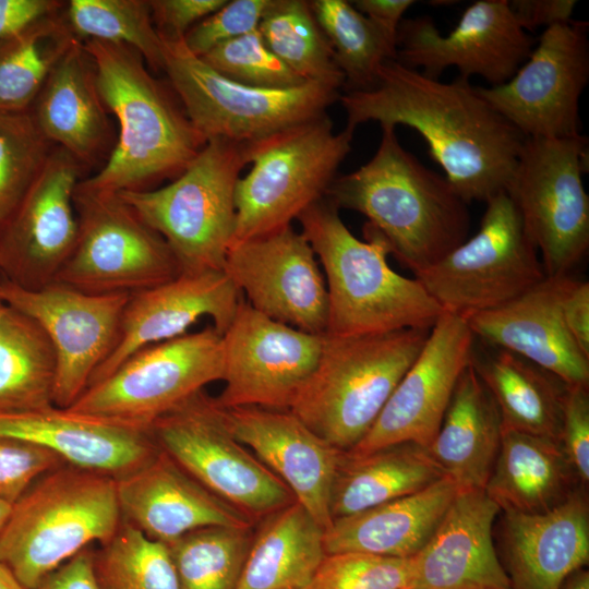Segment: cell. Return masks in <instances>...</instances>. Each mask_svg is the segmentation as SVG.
I'll use <instances>...</instances> for the list:
<instances>
[{"label": "cell", "instance_id": "obj_6", "mask_svg": "<svg viewBox=\"0 0 589 589\" xmlns=\"http://www.w3.org/2000/svg\"><path fill=\"white\" fill-rule=\"evenodd\" d=\"M429 333L324 334L318 362L289 410L334 447L350 450L370 431Z\"/></svg>", "mask_w": 589, "mask_h": 589}, {"label": "cell", "instance_id": "obj_58", "mask_svg": "<svg viewBox=\"0 0 589 589\" xmlns=\"http://www.w3.org/2000/svg\"><path fill=\"white\" fill-rule=\"evenodd\" d=\"M0 283H1V277H0ZM4 305H5V303H4V301H3L2 297H1V292H0V312L3 309Z\"/></svg>", "mask_w": 589, "mask_h": 589}, {"label": "cell", "instance_id": "obj_15", "mask_svg": "<svg viewBox=\"0 0 589 589\" xmlns=\"http://www.w3.org/2000/svg\"><path fill=\"white\" fill-rule=\"evenodd\" d=\"M589 80L588 22L544 28L528 59L498 86L480 95L526 137L580 134L579 99Z\"/></svg>", "mask_w": 589, "mask_h": 589}, {"label": "cell", "instance_id": "obj_37", "mask_svg": "<svg viewBox=\"0 0 589 589\" xmlns=\"http://www.w3.org/2000/svg\"><path fill=\"white\" fill-rule=\"evenodd\" d=\"M75 39L63 10L1 39L0 112L27 111Z\"/></svg>", "mask_w": 589, "mask_h": 589}, {"label": "cell", "instance_id": "obj_31", "mask_svg": "<svg viewBox=\"0 0 589 589\" xmlns=\"http://www.w3.org/2000/svg\"><path fill=\"white\" fill-rule=\"evenodd\" d=\"M500 410L470 364L426 452L458 492L484 491L502 438Z\"/></svg>", "mask_w": 589, "mask_h": 589}, {"label": "cell", "instance_id": "obj_51", "mask_svg": "<svg viewBox=\"0 0 589 589\" xmlns=\"http://www.w3.org/2000/svg\"><path fill=\"white\" fill-rule=\"evenodd\" d=\"M564 323L580 350L589 357V284L570 277L561 301Z\"/></svg>", "mask_w": 589, "mask_h": 589}, {"label": "cell", "instance_id": "obj_25", "mask_svg": "<svg viewBox=\"0 0 589 589\" xmlns=\"http://www.w3.org/2000/svg\"><path fill=\"white\" fill-rule=\"evenodd\" d=\"M116 485L122 521L165 544L203 528L253 525L161 449L139 469L116 479Z\"/></svg>", "mask_w": 589, "mask_h": 589}, {"label": "cell", "instance_id": "obj_49", "mask_svg": "<svg viewBox=\"0 0 589 589\" xmlns=\"http://www.w3.org/2000/svg\"><path fill=\"white\" fill-rule=\"evenodd\" d=\"M228 0H151L153 22L159 35L183 38L199 22L217 11Z\"/></svg>", "mask_w": 589, "mask_h": 589}, {"label": "cell", "instance_id": "obj_56", "mask_svg": "<svg viewBox=\"0 0 589 589\" xmlns=\"http://www.w3.org/2000/svg\"><path fill=\"white\" fill-rule=\"evenodd\" d=\"M0 589H27L13 574V572L0 562Z\"/></svg>", "mask_w": 589, "mask_h": 589}, {"label": "cell", "instance_id": "obj_38", "mask_svg": "<svg viewBox=\"0 0 589 589\" xmlns=\"http://www.w3.org/2000/svg\"><path fill=\"white\" fill-rule=\"evenodd\" d=\"M309 2L345 76L347 92L373 87L383 63L397 57V37L370 21L351 1Z\"/></svg>", "mask_w": 589, "mask_h": 589}, {"label": "cell", "instance_id": "obj_10", "mask_svg": "<svg viewBox=\"0 0 589 589\" xmlns=\"http://www.w3.org/2000/svg\"><path fill=\"white\" fill-rule=\"evenodd\" d=\"M485 204L477 233L414 274L443 312L465 320L508 302L546 277L509 195L500 192Z\"/></svg>", "mask_w": 589, "mask_h": 589}, {"label": "cell", "instance_id": "obj_57", "mask_svg": "<svg viewBox=\"0 0 589 589\" xmlns=\"http://www.w3.org/2000/svg\"><path fill=\"white\" fill-rule=\"evenodd\" d=\"M12 504L0 500V533L4 527V524L9 517Z\"/></svg>", "mask_w": 589, "mask_h": 589}, {"label": "cell", "instance_id": "obj_36", "mask_svg": "<svg viewBox=\"0 0 589 589\" xmlns=\"http://www.w3.org/2000/svg\"><path fill=\"white\" fill-rule=\"evenodd\" d=\"M57 357L41 325L5 304L0 312V412L53 404Z\"/></svg>", "mask_w": 589, "mask_h": 589}, {"label": "cell", "instance_id": "obj_16", "mask_svg": "<svg viewBox=\"0 0 589 589\" xmlns=\"http://www.w3.org/2000/svg\"><path fill=\"white\" fill-rule=\"evenodd\" d=\"M84 166L52 148L40 171L0 224V277L27 290L56 281L77 238L73 196Z\"/></svg>", "mask_w": 589, "mask_h": 589}, {"label": "cell", "instance_id": "obj_5", "mask_svg": "<svg viewBox=\"0 0 589 589\" xmlns=\"http://www.w3.org/2000/svg\"><path fill=\"white\" fill-rule=\"evenodd\" d=\"M121 522L116 479L63 464L12 504L0 533V562L34 589L91 543L109 541Z\"/></svg>", "mask_w": 589, "mask_h": 589}, {"label": "cell", "instance_id": "obj_47", "mask_svg": "<svg viewBox=\"0 0 589 589\" xmlns=\"http://www.w3.org/2000/svg\"><path fill=\"white\" fill-rule=\"evenodd\" d=\"M63 464L46 448L0 437V500L13 504L38 478Z\"/></svg>", "mask_w": 589, "mask_h": 589}, {"label": "cell", "instance_id": "obj_55", "mask_svg": "<svg viewBox=\"0 0 589 589\" xmlns=\"http://www.w3.org/2000/svg\"><path fill=\"white\" fill-rule=\"evenodd\" d=\"M561 589H589V573L584 568L567 577Z\"/></svg>", "mask_w": 589, "mask_h": 589}, {"label": "cell", "instance_id": "obj_29", "mask_svg": "<svg viewBox=\"0 0 589 589\" xmlns=\"http://www.w3.org/2000/svg\"><path fill=\"white\" fill-rule=\"evenodd\" d=\"M106 109L93 61L83 43L75 39L50 71L28 111L46 140L85 167L110 144Z\"/></svg>", "mask_w": 589, "mask_h": 589}, {"label": "cell", "instance_id": "obj_44", "mask_svg": "<svg viewBox=\"0 0 589 589\" xmlns=\"http://www.w3.org/2000/svg\"><path fill=\"white\" fill-rule=\"evenodd\" d=\"M199 58L223 76L251 87L286 89L308 83L269 50L259 29L221 43Z\"/></svg>", "mask_w": 589, "mask_h": 589}, {"label": "cell", "instance_id": "obj_4", "mask_svg": "<svg viewBox=\"0 0 589 589\" xmlns=\"http://www.w3.org/2000/svg\"><path fill=\"white\" fill-rule=\"evenodd\" d=\"M327 289L325 335L356 336L407 328L431 329L444 313L417 278L390 268V247L369 224L354 237L326 197L298 218Z\"/></svg>", "mask_w": 589, "mask_h": 589}, {"label": "cell", "instance_id": "obj_21", "mask_svg": "<svg viewBox=\"0 0 589 589\" xmlns=\"http://www.w3.org/2000/svg\"><path fill=\"white\" fill-rule=\"evenodd\" d=\"M476 340L465 318L444 312L370 431L346 453L363 455L400 443L426 448L471 364Z\"/></svg>", "mask_w": 589, "mask_h": 589}, {"label": "cell", "instance_id": "obj_48", "mask_svg": "<svg viewBox=\"0 0 589 589\" xmlns=\"http://www.w3.org/2000/svg\"><path fill=\"white\" fill-rule=\"evenodd\" d=\"M560 443L578 481L585 486L589 481V392L586 386H567Z\"/></svg>", "mask_w": 589, "mask_h": 589}, {"label": "cell", "instance_id": "obj_27", "mask_svg": "<svg viewBox=\"0 0 589 589\" xmlns=\"http://www.w3.org/2000/svg\"><path fill=\"white\" fill-rule=\"evenodd\" d=\"M500 513L484 491L458 492L429 541L411 557V588L513 589L493 542Z\"/></svg>", "mask_w": 589, "mask_h": 589}, {"label": "cell", "instance_id": "obj_8", "mask_svg": "<svg viewBox=\"0 0 589 589\" xmlns=\"http://www.w3.org/2000/svg\"><path fill=\"white\" fill-rule=\"evenodd\" d=\"M353 130L335 132L324 113L259 142L248 144L251 170L236 187L232 244L291 226L325 197L351 151Z\"/></svg>", "mask_w": 589, "mask_h": 589}, {"label": "cell", "instance_id": "obj_35", "mask_svg": "<svg viewBox=\"0 0 589 589\" xmlns=\"http://www.w3.org/2000/svg\"><path fill=\"white\" fill-rule=\"evenodd\" d=\"M444 474L426 452L400 443L363 455L342 453L330 492L332 519L419 492Z\"/></svg>", "mask_w": 589, "mask_h": 589}, {"label": "cell", "instance_id": "obj_17", "mask_svg": "<svg viewBox=\"0 0 589 589\" xmlns=\"http://www.w3.org/2000/svg\"><path fill=\"white\" fill-rule=\"evenodd\" d=\"M323 340L324 335L274 321L242 299L223 334L225 386L217 404L289 410L318 362Z\"/></svg>", "mask_w": 589, "mask_h": 589}, {"label": "cell", "instance_id": "obj_43", "mask_svg": "<svg viewBox=\"0 0 589 589\" xmlns=\"http://www.w3.org/2000/svg\"><path fill=\"white\" fill-rule=\"evenodd\" d=\"M51 152L29 111L0 112V224L15 207Z\"/></svg>", "mask_w": 589, "mask_h": 589}, {"label": "cell", "instance_id": "obj_39", "mask_svg": "<svg viewBox=\"0 0 589 589\" xmlns=\"http://www.w3.org/2000/svg\"><path fill=\"white\" fill-rule=\"evenodd\" d=\"M257 29L269 50L305 82L336 91L345 86L309 1L273 0Z\"/></svg>", "mask_w": 589, "mask_h": 589}, {"label": "cell", "instance_id": "obj_12", "mask_svg": "<svg viewBox=\"0 0 589 589\" xmlns=\"http://www.w3.org/2000/svg\"><path fill=\"white\" fill-rule=\"evenodd\" d=\"M73 203L77 238L56 281L94 294H133L180 275L164 238L118 193L77 184Z\"/></svg>", "mask_w": 589, "mask_h": 589}, {"label": "cell", "instance_id": "obj_13", "mask_svg": "<svg viewBox=\"0 0 589 589\" xmlns=\"http://www.w3.org/2000/svg\"><path fill=\"white\" fill-rule=\"evenodd\" d=\"M588 141L527 137L506 190L541 253L546 277L570 275L589 248V196L582 183Z\"/></svg>", "mask_w": 589, "mask_h": 589}, {"label": "cell", "instance_id": "obj_9", "mask_svg": "<svg viewBox=\"0 0 589 589\" xmlns=\"http://www.w3.org/2000/svg\"><path fill=\"white\" fill-rule=\"evenodd\" d=\"M163 40V70L206 141L254 143L326 113L338 91L316 84L268 89L233 82L193 55L183 38Z\"/></svg>", "mask_w": 589, "mask_h": 589}, {"label": "cell", "instance_id": "obj_50", "mask_svg": "<svg viewBox=\"0 0 589 589\" xmlns=\"http://www.w3.org/2000/svg\"><path fill=\"white\" fill-rule=\"evenodd\" d=\"M508 4L518 24L529 33L541 26L546 28L570 21L577 1L512 0Z\"/></svg>", "mask_w": 589, "mask_h": 589}, {"label": "cell", "instance_id": "obj_59", "mask_svg": "<svg viewBox=\"0 0 589 589\" xmlns=\"http://www.w3.org/2000/svg\"><path fill=\"white\" fill-rule=\"evenodd\" d=\"M408 589H411V588H408Z\"/></svg>", "mask_w": 589, "mask_h": 589}, {"label": "cell", "instance_id": "obj_24", "mask_svg": "<svg viewBox=\"0 0 589 589\" xmlns=\"http://www.w3.org/2000/svg\"><path fill=\"white\" fill-rule=\"evenodd\" d=\"M242 300L224 271L180 274L156 287L130 294L116 345L92 376L95 384L137 350L188 333L208 317L223 335ZM88 385V386H89Z\"/></svg>", "mask_w": 589, "mask_h": 589}, {"label": "cell", "instance_id": "obj_28", "mask_svg": "<svg viewBox=\"0 0 589 589\" xmlns=\"http://www.w3.org/2000/svg\"><path fill=\"white\" fill-rule=\"evenodd\" d=\"M501 540L513 589H561L569 575L589 562V504L584 488L543 513H504Z\"/></svg>", "mask_w": 589, "mask_h": 589}, {"label": "cell", "instance_id": "obj_14", "mask_svg": "<svg viewBox=\"0 0 589 589\" xmlns=\"http://www.w3.org/2000/svg\"><path fill=\"white\" fill-rule=\"evenodd\" d=\"M223 373V335L208 324L137 350L69 409L149 426Z\"/></svg>", "mask_w": 589, "mask_h": 589}, {"label": "cell", "instance_id": "obj_54", "mask_svg": "<svg viewBox=\"0 0 589 589\" xmlns=\"http://www.w3.org/2000/svg\"><path fill=\"white\" fill-rule=\"evenodd\" d=\"M353 7L386 33L396 36L412 0H356Z\"/></svg>", "mask_w": 589, "mask_h": 589}, {"label": "cell", "instance_id": "obj_26", "mask_svg": "<svg viewBox=\"0 0 589 589\" xmlns=\"http://www.w3.org/2000/svg\"><path fill=\"white\" fill-rule=\"evenodd\" d=\"M570 277H545L508 302L466 321L483 344L533 362L567 386L589 387V357L562 315L561 301Z\"/></svg>", "mask_w": 589, "mask_h": 589}, {"label": "cell", "instance_id": "obj_19", "mask_svg": "<svg viewBox=\"0 0 589 589\" xmlns=\"http://www.w3.org/2000/svg\"><path fill=\"white\" fill-rule=\"evenodd\" d=\"M534 40L514 17L508 0H478L443 36L430 16L404 19L396 60L432 79L455 67L459 76H480L491 86L506 83L528 59Z\"/></svg>", "mask_w": 589, "mask_h": 589}, {"label": "cell", "instance_id": "obj_2", "mask_svg": "<svg viewBox=\"0 0 589 589\" xmlns=\"http://www.w3.org/2000/svg\"><path fill=\"white\" fill-rule=\"evenodd\" d=\"M381 128L373 157L336 177L325 197L338 209L364 215L388 242L390 253L414 275L467 239L470 215L447 179L399 144L395 128Z\"/></svg>", "mask_w": 589, "mask_h": 589}, {"label": "cell", "instance_id": "obj_30", "mask_svg": "<svg viewBox=\"0 0 589 589\" xmlns=\"http://www.w3.org/2000/svg\"><path fill=\"white\" fill-rule=\"evenodd\" d=\"M457 493L453 481L443 477L413 494L336 518L324 531L325 553L412 557L429 541Z\"/></svg>", "mask_w": 589, "mask_h": 589}, {"label": "cell", "instance_id": "obj_23", "mask_svg": "<svg viewBox=\"0 0 589 589\" xmlns=\"http://www.w3.org/2000/svg\"><path fill=\"white\" fill-rule=\"evenodd\" d=\"M0 437L23 441L67 464L119 479L159 450L149 426L51 406L0 412Z\"/></svg>", "mask_w": 589, "mask_h": 589}, {"label": "cell", "instance_id": "obj_52", "mask_svg": "<svg viewBox=\"0 0 589 589\" xmlns=\"http://www.w3.org/2000/svg\"><path fill=\"white\" fill-rule=\"evenodd\" d=\"M94 553L83 549L47 575L34 589H101L96 577Z\"/></svg>", "mask_w": 589, "mask_h": 589}, {"label": "cell", "instance_id": "obj_45", "mask_svg": "<svg viewBox=\"0 0 589 589\" xmlns=\"http://www.w3.org/2000/svg\"><path fill=\"white\" fill-rule=\"evenodd\" d=\"M411 586V557L342 552L326 554L304 589H408Z\"/></svg>", "mask_w": 589, "mask_h": 589}, {"label": "cell", "instance_id": "obj_32", "mask_svg": "<svg viewBox=\"0 0 589 589\" xmlns=\"http://www.w3.org/2000/svg\"><path fill=\"white\" fill-rule=\"evenodd\" d=\"M576 478L560 441L503 430L484 492L501 512L537 514L565 501Z\"/></svg>", "mask_w": 589, "mask_h": 589}, {"label": "cell", "instance_id": "obj_7", "mask_svg": "<svg viewBox=\"0 0 589 589\" xmlns=\"http://www.w3.org/2000/svg\"><path fill=\"white\" fill-rule=\"evenodd\" d=\"M248 144L208 140L169 184L118 193L164 238L180 274L223 271L236 230V187L249 164Z\"/></svg>", "mask_w": 589, "mask_h": 589}, {"label": "cell", "instance_id": "obj_22", "mask_svg": "<svg viewBox=\"0 0 589 589\" xmlns=\"http://www.w3.org/2000/svg\"><path fill=\"white\" fill-rule=\"evenodd\" d=\"M223 410L232 435L254 452L326 530L333 521L330 492L344 452L316 435L288 409Z\"/></svg>", "mask_w": 589, "mask_h": 589}, {"label": "cell", "instance_id": "obj_20", "mask_svg": "<svg viewBox=\"0 0 589 589\" xmlns=\"http://www.w3.org/2000/svg\"><path fill=\"white\" fill-rule=\"evenodd\" d=\"M316 259L304 236L288 226L230 245L223 271L257 312L324 335L327 289Z\"/></svg>", "mask_w": 589, "mask_h": 589}, {"label": "cell", "instance_id": "obj_33", "mask_svg": "<svg viewBox=\"0 0 589 589\" xmlns=\"http://www.w3.org/2000/svg\"><path fill=\"white\" fill-rule=\"evenodd\" d=\"M483 345L476 340L471 365L497 405L502 429L560 441L567 385L516 353Z\"/></svg>", "mask_w": 589, "mask_h": 589}, {"label": "cell", "instance_id": "obj_53", "mask_svg": "<svg viewBox=\"0 0 589 589\" xmlns=\"http://www.w3.org/2000/svg\"><path fill=\"white\" fill-rule=\"evenodd\" d=\"M64 7L56 0H0V40Z\"/></svg>", "mask_w": 589, "mask_h": 589}, {"label": "cell", "instance_id": "obj_1", "mask_svg": "<svg viewBox=\"0 0 589 589\" xmlns=\"http://www.w3.org/2000/svg\"><path fill=\"white\" fill-rule=\"evenodd\" d=\"M339 100L350 130L369 121L416 130L467 204L506 192L527 139L469 80L442 82L396 59L383 63L373 87Z\"/></svg>", "mask_w": 589, "mask_h": 589}, {"label": "cell", "instance_id": "obj_34", "mask_svg": "<svg viewBox=\"0 0 589 589\" xmlns=\"http://www.w3.org/2000/svg\"><path fill=\"white\" fill-rule=\"evenodd\" d=\"M263 519L237 589H304L326 555L325 530L297 501Z\"/></svg>", "mask_w": 589, "mask_h": 589}, {"label": "cell", "instance_id": "obj_3", "mask_svg": "<svg viewBox=\"0 0 589 589\" xmlns=\"http://www.w3.org/2000/svg\"><path fill=\"white\" fill-rule=\"evenodd\" d=\"M82 43L93 61L101 99L118 120L119 135L103 168L79 184L120 193L177 178L207 141L137 51L94 39Z\"/></svg>", "mask_w": 589, "mask_h": 589}, {"label": "cell", "instance_id": "obj_41", "mask_svg": "<svg viewBox=\"0 0 589 589\" xmlns=\"http://www.w3.org/2000/svg\"><path fill=\"white\" fill-rule=\"evenodd\" d=\"M67 22L80 41L100 40L128 46L154 70H163V40L146 0H71Z\"/></svg>", "mask_w": 589, "mask_h": 589}, {"label": "cell", "instance_id": "obj_18", "mask_svg": "<svg viewBox=\"0 0 589 589\" xmlns=\"http://www.w3.org/2000/svg\"><path fill=\"white\" fill-rule=\"evenodd\" d=\"M0 292L47 333L57 357L53 404L70 408L112 351L130 294H94L58 281L27 290L2 278Z\"/></svg>", "mask_w": 589, "mask_h": 589}, {"label": "cell", "instance_id": "obj_46", "mask_svg": "<svg viewBox=\"0 0 589 589\" xmlns=\"http://www.w3.org/2000/svg\"><path fill=\"white\" fill-rule=\"evenodd\" d=\"M272 1H227L184 35L187 48L196 57H202L221 43L256 31Z\"/></svg>", "mask_w": 589, "mask_h": 589}, {"label": "cell", "instance_id": "obj_40", "mask_svg": "<svg viewBox=\"0 0 589 589\" xmlns=\"http://www.w3.org/2000/svg\"><path fill=\"white\" fill-rule=\"evenodd\" d=\"M252 527L194 530L167 544L180 589H237Z\"/></svg>", "mask_w": 589, "mask_h": 589}, {"label": "cell", "instance_id": "obj_42", "mask_svg": "<svg viewBox=\"0 0 589 589\" xmlns=\"http://www.w3.org/2000/svg\"><path fill=\"white\" fill-rule=\"evenodd\" d=\"M94 566L101 589H180L168 545L123 521L95 550Z\"/></svg>", "mask_w": 589, "mask_h": 589}, {"label": "cell", "instance_id": "obj_11", "mask_svg": "<svg viewBox=\"0 0 589 589\" xmlns=\"http://www.w3.org/2000/svg\"><path fill=\"white\" fill-rule=\"evenodd\" d=\"M149 431L185 472L253 521L296 502L286 484L232 435L223 408L204 389L157 418Z\"/></svg>", "mask_w": 589, "mask_h": 589}]
</instances>
